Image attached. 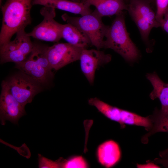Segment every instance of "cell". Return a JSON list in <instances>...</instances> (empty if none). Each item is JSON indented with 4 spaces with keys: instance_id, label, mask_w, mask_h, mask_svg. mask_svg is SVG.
I'll return each instance as SVG.
<instances>
[{
    "instance_id": "obj_1",
    "label": "cell",
    "mask_w": 168,
    "mask_h": 168,
    "mask_svg": "<svg viewBox=\"0 0 168 168\" xmlns=\"http://www.w3.org/2000/svg\"><path fill=\"white\" fill-rule=\"evenodd\" d=\"M33 0H7L1 6L2 17L0 47L10 41L14 35L31 23Z\"/></svg>"
},
{
    "instance_id": "obj_2",
    "label": "cell",
    "mask_w": 168,
    "mask_h": 168,
    "mask_svg": "<svg viewBox=\"0 0 168 168\" xmlns=\"http://www.w3.org/2000/svg\"><path fill=\"white\" fill-rule=\"evenodd\" d=\"M105 38L103 48L113 50L127 62H134L139 58V50L127 31L123 12L116 15L109 27Z\"/></svg>"
},
{
    "instance_id": "obj_3",
    "label": "cell",
    "mask_w": 168,
    "mask_h": 168,
    "mask_svg": "<svg viewBox=\"0 0 168 168\" xmlns=\"http://www.w3.org/2000/svg\"><path fill=\"white\" fill-rule=\"evenodd\" d=\"M48 47L38 43H33V47L29 57L22 62L15 63V68L41 84H48L54 77L53 69L47 56Z\"/></svg>"
},
{
    "instance_id": "obj_4",
    "label": "cell",
    "mask_w": 168,
    "mask_h": 168,
    "mask_svg": "<svg viewBox=\"0 0 168 168\" xmlns=\"http://www.w3.org/2000/svg\"><path fill=\"white\" fill-rule=\"evenodd\" d=\"M102 17L95 10L79 17L71 16L66 13L61 16L67 23L76 26L86 34L91 45L99 50L103 47L105 35L109 26L103 23Z\"/></svg>"
},
{
    "instance_id": "obj_5",
    "label": "cell",
    "mask_w": 168,
    "mask_h": 168,
    "mask_svg": "<svg viewBox=\"0 0 168 168\" xmlns=\"http://www.w3.org/2000/svg\"><path fill=\"white\" fill-rule=\"evenodd\" d=\"M5 81L11 94L24 107L41 90V84L21 71Z\"/></svg>"
},
{
    "instance_id": "obj_6",
    "label": "cell",
    "mask_w": 168,
    "mask_h": 168,
    "mask_svg": "<svg viewBox=\"0 0 168 168\" xmlns=\"http://www.w3.org/2000/svg\"><path fill=\"white\" fill-rule=\"evenodd\" d=\"M33 46V43L25 29L20 30L16 33L14 40L0 47L1 63L22 62L30 53Z\"/></svg>"
},
{
    "instance_id": "obj_7",
    "label": "cell",
    "mask_w": 168,
    "mask_h": 168,
    "mask_svg": "<svg viewBox=\"0 0 168 168\" xmlns=\"http://www.w3.org/2000/svg\"><path fill=\"white\" fill-rule=\"evenodd\" d=\"M42 21L35 27L28 35L35 39L50 42H58L61 38L62 24L55 19V9L44 6L40 10Z\"/></svg>"
},
{
    "instance_id": "obj_8",
    "label": "cell",
    "mask_w": 168,
    "mask_h": 168,
    "mask_svg": "<svg viewBox=\"0 0 168 168\" xmlns=\"http://www.w3.org/2000/svg\"><path fill=\"white\" fill-rule=\"evenodd\" d=\"M83 49L68 43H58L48 46L47 54L52 69L57 70L79 60Z\"/></svg>"
},
{
    "instance_id": "obj_9",
    "label": "cell",
    "mask_w": 168,
    "mask_h": 168,
    "mask_svg": "<svg viewBox=\"0 0 168 168\" xmlns=\"http://www.w3.org/2000/svg\"><path fill=\"white\" fill-rule=\"evenodd\" d=\"M26 114L23 107L11 93L5 80L1 84L0 96V118L1 124L6 121L17 124L19 119Z\"/></svg>"
},
{
    "instance_id": "obj_10",
    "label": "cell",
    "mask_w": 168,
    "mask_h": 168,
    "mask_svg": "<svg viewBox=\"0 0 168 168\" xmlns=\"http://www.w3.org/2000/svg\"><path fill=\"white\" fill-rule=\"evenodd\" d=\"M111 58L110 54L99 49H82L79 60L80 67L90 84H93L95 72L99 67L108 63Z\"/></svg>"
},
{
    "instance_id": "obj_11",
    "label": "cell",
    "mask_w": 168,
    "mask_h": 168,
    "mask_svg": "<svg viewBox=\"0 0 168 168\" xmlns=\"http://www.w3.org/2000/svg\"><path fill=\"white\" fill-rule=\"evenodd\" d=\"M96 154L98 161L100 164L106 168H110L119 161L121 153L118 144L113 140H110L99 146Z\"/></svg>"
},
{
    "instance_id": "obj_12",
    "label": "cell",
    "mask_w": 168,
    "mask_h": 168,
    "mask_svg": "<svg viewBox=\"0 0 168 168\" xmlns=\"http://www.w3.org/2000/svg\"><path fill=\"white\" fill-rule=\"evenodd\" d=\"M32 4L52 7L81 16L92 12L90 6L82 2L68 0H33Z\"/></svg>"
},
{
    "instance_id": "obj_13",
    "label": "cell",
    "mask_w": 168,
    "mask_h": 168,
    "mask_svg": "<svg viewBox=\"0 0 168 168\" xmlns=\"http://www.w3.org/2000/svg\"><path fill=\"white\" fill-rule=\"evenodd\" d=\"M96 7L95 11L102 17L117 15L127 10L128 5L124 0H81Z\"/></svg>"
},
{
    "instance_id": "obj_14",
    "label": "cell",
    "mask_w": 168,
    "mask_h": 168,
    "mask_svg": "<svg viewBox=\"0 0 168 168\" xmlns=\"http://www.w3.org/2000/svg\"><path fill=\"white\" fill-rule=\"evenodd\" d=\"M148 0H131L128 5L127 11L133 12L147 22L153 28L161 27L155 12Z\"/></svg>"
},
{
    "instance_id": "obj_15",
    "label": "cell",
    "mask_w": 168,
    "mask_h": 168,
    "mask_svg": "<svg viewBox=\"0 0 168 168\" xmlns=\"http://www.w3.org/2000/svg\"><path fill=\"white\" fill-rule=\"evenodd\" d=\"M62 38L67 43L83 49L91 45L90 40L84 32L76 26L68 23L62 24Z\"/></svg>"
},
{
    "instance_id": "obj_16",
    "label": "cell",
    "mask_w": 168,
    "mask_h": 168,
    "mask_svg": "<svg viewBox=\"0 0 168 168\" xmlns=\"http://www.w3.org/2000/svg\"><path fill=\"white\" fill-rule=\"evenodd\" d=\"M146 77L152 84L153 90L150 94L151 99L158 98L161 104V109L168 110V84L164 83L155 73L147 74Z\"/></svg>"
},
{
    "instance_id": "obj_17",
    "label": "cell",
    "mask_w": 168,
    "mask_h": 168,
    "mask_svg": "<svg viewBox=\"0 0 168 168\" xmlns=\"http://www.w3.org/2000/svg\"><path fill=\"white\" fill-rule=\"evenodd\" d=\"M150 117L153 125L151 129L141 138V142L144 144L147 143L149 138L157 133H168V110L156 109Z\"/></svg>"
},
{
    "instance_id": "obj_18",
    "label": "cell",
    "mask_w": 168,
    "mask_h": 168,
    "mask_svg": "<svg viewBox=\"0 0 168 168\" xmlns=\"http://www.w3.org/2000/svg\"><path fill=\"white\" fill-rule=\"evenodd\" d=\"M88 102L89 105L95 107L105 116L119 123L121 128L125 127V125L123 124L121 120V109L110 105L96 97L90 99Z\"/></svg>"
},
{
    "instance_id": "obj_19",
    "label": "cell",
    "mask_w": 168,
    "mask_h": 168,
    "mask_svg": "<svg viewBox=\"0 0 168 168\" xmlns=\"http://www.w3.org/2000/svg\"><path fill=\"white\" fill-rule=\"evenodd\" d=\"M120 119L122 123L124 125L127 124L143 127L148 132L151 129L153 125L150 115L144 117L122 109Z\"/></svg>"
},
{
    "instance_id": "obj_20",
    "label": "cell",
    "mask_w": 168,
    "mask_h": 168,
    "mask_svg": "<svg viewBox=\"0 0 168 168\" xmlns=\"http://www.w3.org/2000/svg\"><path fill=\"white\" fill-rule=\"evenodd\" d=\"M89 167L86 160L82 156H74L67 159H63L62 168H86Z\"/></svg>"
},
{
    "instance_id": "obj_21",
    "label": "cell",
    "mask_w": 168,
    "mask_h": 168,
    "mask_svg": "<svg viewBox=\"0 0 168 168\" xmlns=\"http://www.w3.org/2000/svg\"><path fill=\"white\" fill-rule=\"evenodd\" d=\"M39 156V168H62L63 158H60L57 161H53L41 155Z\"/></svg>"
},
{
    "instance_id": "obj_22",
    "label": "cell",
    "mask_w": 168,
    "mask_h": 168,
    "mask_svg": "<svg viewBox=\"0 0 168 168\" xmlns=\"http://www.w3.org/2000/svg\"><path fill=\"white\" fill-rule=\"evenodd\" d=\"M155 1L156 7V17L157 21L160 24L168 9V0H156Z\"/></svg>"
},
{
    "instance_id": "obj_23",
    "label": "cell",
    "mask_w": 168,
    "mask_h": 168,
    "mask_svg": "<svg viewBox=\"0 0 168 168\" xmlns=\"http://www.w3.org/2000/svg\"><path fill=\"white\" fill-rule=\"evenodd\" d=\"M153 161L156 164H161L165 167L168 168V154L160 158L155 159Z\"/></svg>"
},
{
    "instance_id": "obj_24",
    "label": "cell",
    "mask_w": 168,
    "mask_h": 168,
    "mask_svg": "<svg viewBox=\"0 0 168 168\" xmlns=\"http://www.w3.org/2000/svg\"><path fill=\"white\" fill-rule=\"evenodd\" d=\"M160 24L161 27L168 34V9L166 11Z\"/></svg>"
},
{
    "instance_id": "obj_25",
    "label": "cell",
    "mask_w": 168,
    "mask_h": 168,
    "mask_svg": "<svg viewBox=\"0 0 168 168\" xmlns=\"http://www.w3.org/2000/svg\"><path fill=\"white\" fill-rule=\"evenodd\" d=\"M137 167L138 168H160V166L154 163V162H150L145 164H137Z\"/></svg>"
},
{
    "instance_id": "obj_26",
    "label": "cell",
    "mask_w": 168,
    "mask_h": 168,
    "mask_svg": "<svg viewBox=\"0 0 168 168\" xmlns=\"http://www.w3.org/2000/svg\"><path fill=\"white\" fill-rule=\"evenodd\" d=\"M167 154H168V148L164 150L160 151L159 153V155L160 157H161Z\"/></svg>"
},
{
    "instance_id": "obj_27",
    "label": "cell",
    "mask_w": 168,
    "mask_h": 168,
    "mask_svg": "<svg viewBox=\"0 0 168 168\" xmlns=\"http://www.w3.org/2000/svg\"><path fill=\"white\" fill-rule=\"evenodd\" d=\"M71 1H74V2H81V0H68Z\"/></svg>"
},
{
    "instance_id": "obj_28",
    "label": "cell",
    "mask_w": 168,
    "mask_h": 168,
    "mask_svg": "<svg viewBox=\"0 0 168 168\" xmlns=\"http://www.w3.org/2000/svg\"><path fill=\"white\" fill-rule=\"evenodd\" d=\"M150 2H151V3L152 2H155L156 0H148Z\"/></svg>"
},
{
    "instance_id": "obj_29",
    "label": "cell",
    "mask_w": 168,
    "mask_h": 168,
    "mask_svg": "<svg viewBox=\"0 0 168 168\" xmlns=\"http://www.w3.org/2000/svg\"><path fill=\"white\" fill-rule=\"evenodd\" d=\"M2 0H0V6H1V4H2Z\"/></svg>"
},
{
    "instance_id": "obj_30",
    "label": "cell",
    "mask_w": 168,
    "mask_h": 168,
    "mask_svg": "<svg viewBox=\"0 0 168 168\" xmlns=\"http://www.w3.org/2000/svg\"><path fill=\"white\" fill-rule=\"evenodd\" d=\"M131 0H124V1L125 2V1H129V2Z\"/></svg>"
},
{
    "instance_id": "obj_31",
    "label": "cell",
    "mask_w": 168,
    "mask_h": 168,
    "mask_svg": "<svg viewBox=\"0 0 168 168\" xmlns=\"http://www.w3.org/2000/svg\"></svg>"
}]
</instances>
